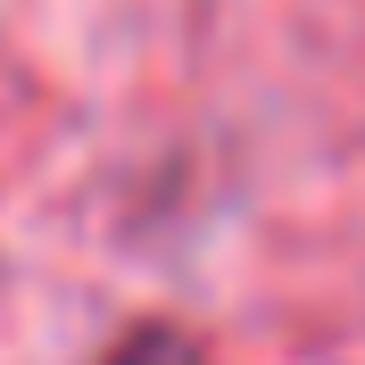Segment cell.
I'll use <instances>...</instances> for the list:
<instances>
[{"label": "cell", "mask_w": 365, "mask_h": 365, "mask_svg": "<svg viewBox=\"0 0 365 365\" xmlns=\"http://www.w3.org/2000/svg\"><path fill=\"white\" fill-rule=\"evenodd\" d=\"M100 365H207V349H200V332H182V324L150 316V324H133V332H125Z\"/></svg>", "instance_id": "obj_1"}]
</instances>
